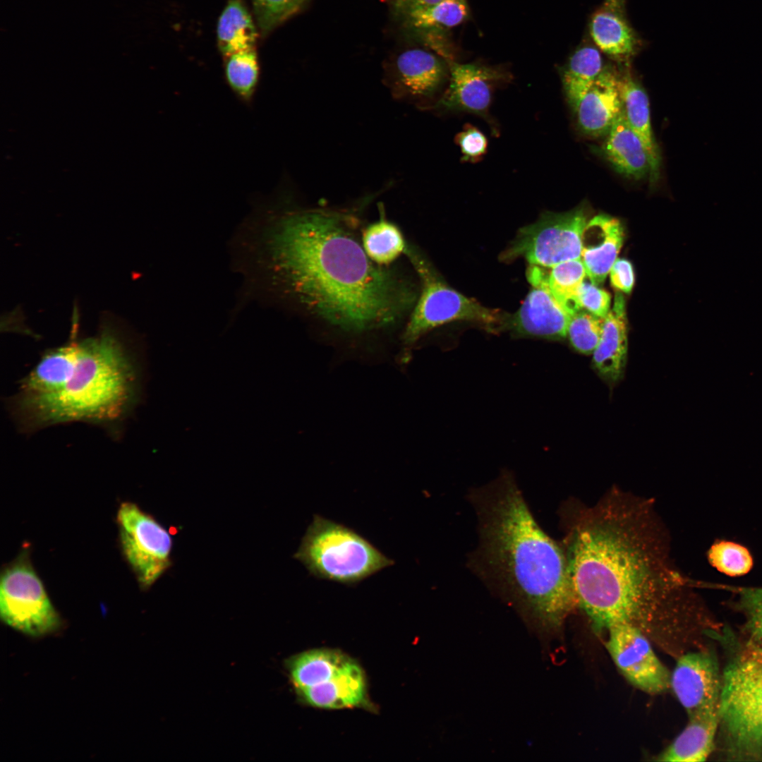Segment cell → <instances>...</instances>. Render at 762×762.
<instances>
[{
  "instance_id": "ba28073f",
  "label": "cell",
  "mask_w": 762,
  "mask_h": 762,
  "mask_svg": "<svg viewBox=\"0 0 762 762\" xmlns=\"http://www.w3.org/2000/svg\"><path fill=\"white\" fill-rule=\"evenodd\" d=\"M589 219L588 210L583 205L566 212L543 214L520 229L502 254V260L523 257L531 265L552 267L581 259L583 231Z\"/></svg>"
},
{
  "instance_id": "ffe728a7",
  "label": "cell",
  "mask_w": 762,
  "mask_h": 762,
  "mask_svg": "<svg viewBox=\"0 0 762 762\" xmlns=\"http://www.w3.org/2000/svg\"><path fill=\"white\" fill-rule=\"evenodd\" d=\"M719 707L689 717L684 730L655 758L656 761H705L715 749Z\"/></svg>"
},
{
  "instance_id": "3957f363",
  "label": "cell",
  "mask_w": 762,
  "mask_h": 762,
  "mask_svg": "<svg viewBox=\"0 0 762 762\" xmlns=\"http://www.w3.org/2000/svg\"><path fill=\"white\" fill-rule=\"evenodd\" d=\"M468 498L478 532L471 569L536 634L556 632L577 607L564 548L540 528L509 472Z\"/></svg>"
},
{
  "instance_id": "cb8c5ba5",
  "label": "cell",
  "mask_w": 762,
  "mask_h": 762,
  "mask_svg": "<svg viewBox=\"0 0 762 762\" xmlns=\"http://www.w3.org/2000/svg\"><path fill=\"white\" fill-rule=\"evenodd\" d=\"M243 0H229L217 25V41L223 57L255 49L259 30Z\"/></svg>"
},
{
  "instance_id": "8d00e7d4",
  "label": "cell",
  "mask_w": 762,
  "mask_h": 762,
  "mask_svg": "<svg viewBox=\"0 0 762 762\" xmlns=\"http://www.w3.org/2000/svg\"><path fill=\"white\" fill-rule=\"evenodd\" d=\"M612 286L629 294L634 284V272L631 263L626 259H617L610 271Z\"/></svg>"
},
{
  "instance_id": "e0dca14e",
  "label": "cell",
  "mask_w": 762,
  "mask_h": 762,
  "mask_svg": "<svg viewBox=\"0 0 762 762\" xmlns=\"http://www.w3.org/2000/svg\"><path fill=\"white\" fill-rule=\"evenodd\" d=\"M588 32L592 43L617 61L629 60L643 45L628 19L626 0H604L590 17Z\"/></svg>"
},
{
  "instance_id": "484cf974",
  "label": "cell",
  "mask_w": 762,
  "mask_h": 762,
  "mask_svg": "<svg viewBox=\"0 0 762 762\" xmlns=\"http://www.w3.org/2000/svg\"><path fill=\"white\" fill-rule=\"evenodd\" d=\"M349 660L350 658L335 651H307L289 660L290 677L300 691L327 682Z\"/></svg>"
},
{
  "instance_id": "d590c367",
  "label": "cell",
  "mask_w": 762,
  "mask_h": 762,
  "mask_svg": "<svg viewBox=\"0 0 762 762\" xmlns=\"http://www.w3.org/2000/svg\"><path fill=\"white\" fill-rule=\"evenodd\" d=\"M579 301L581 309L601 318H605L610 311V296L591 282L582 283L579 291Z\"/></svg>"
},
{
  "instance_id": "4316f807",
  "label": "cell",
  "mask_w": 762,
  "mask_h": 762,
  "mask_svg": "<svg viewBox=\"0 0 762 762\" xmlns=\"http://www.w3.org/2000/svg\"><path fill=\"white\" fill-rule=\"evenodd\" d=\"M381 214L378 220L363 228L361 243L373 262L388 267L405 254L408 245L400 228Z\"/></svg>"
},
{
  "instance_id": "74e56055",
  "label": "cell",
  "mask_w": 762,
  "mask_h": 762,
  "mask_svg": "<svg viewBox=\"0 0 762 762\" xmlns=\"http://www.w3.org/2000/svg\"><path fill=\"white\" fill-rule=\"evenodd\" d=\"M440 0H395L397 11L405 15L411 11L423 8L433 5Z\"/></svg>"
},
{
  "instance_id": "e575fe53",
  "label": "cell",
  "mask_w": 762,
  "mask_h": 762,
  "mask_svg": "<svg viewBox=\"0 0 762 762\" xmlns=\"http://www.w3.org/2000/svg\"><path fill=\"white\" fill-rule=\"evenodd\" d=\"M461 152V161L475 163L485 155L488 148L486 136L476 126L466 123L455 137Z\"/></svg>"
},
{
  "instance_id": "ac0fdd59",
  "label": "cell",
  "mask_w": 762,
  "mask_h": 762,
  "mask_svg": "<svg viewBox=\"0 0 762 762\" xmlns=\"http://www.w3.org/2000/svg\"><path fill=\"white\" fill-rule=\"evenodd\" d=\"M624 238L619 219L606 214L590 219L582 235L581 260L591 282H604L616 260Z\"/></svg>"
},
{
  "instance_id": "f1b7e54d",
  "label": "cell",
  "mask_w": 762,
  "mask_h": 762,
  "mask_svg": "<svg viewBox=\"0 0 762 762\" xmlns=\"http://www.w3.org/2000/svg\"><path fill=\"white\" fill-rule=\"evenodd\" d=\"M468 15L466 0H440L406 14L412 28L425 32L452 28L464 23Z\"/></svg>"
},
{
  "instance_id": "d6986e66",
  "label": "cell",
  "mask_w": 762,
  "mask_h": 762,
  "mask_svg": "<svg viewBox=\"0 0 762 762\" xmlns=\"http://www.w3.org/2000/svg\"><path fill=\"white\" fill-rule=\"evenodd\" d=\"M627 322L625 301L621 293L604 318L600 341L593 352L592 367L610 387L617 384L624 374L627 361Z\"/></svg>"
},
{
  "instance_id": "277c9868",
  "label": "cell",
  "mask_w": 762,
  "mask_h": 762,
  "mask_svg": "<svg viewBox=\"0 0 762 762\" xmlns=\"http://www.w3.org/2000/svg\"><path fill=\"white\" fill-rule=\"evenodd\" d=\"M138 372L113 329L47 351L23 379L11 401L23 428L71 421L111 423L134 405Z\"/></svg>"
},
{
  "instance_id": "6da1fadb",
  "label": "cell",
  "mask_w": 762,
  "mask_h": 762,
  "mask_svg": "<svg viewBox=\"0 0 762 762\" xmlns=\"http://www.w3.org/2000/svg\"><path fill=\"white\" fill-rule=\"evenodd\" d=\"M360 208L302 206L287 193L256 207L232 241L244 282L235 310L258 299L352 336L403 325L418 296L394 265L367 255Z\"/></svg>"
},
{
  "instance_id": "44dd1931",
  "label": "cell",
  "mask_w": 762,
  "mask_h": 762,
  "mask_svg": "<svg viewBox=\"0 0 762 762\" xmlns=\"http://www.w3.org/2000/svg\"><path fill=\"white\" fill-rule=\"evenodd\" d=\"M621 89L624 114L647 153L650 166L649 182L653 186L660 179L661 156L651 126L648 95L628 71L621 74Z\"/></svg>"
},
{
  "instance_id": "2e32d148",
  "label": "cell",
  "mask_w": 762,
  "mask_h": 762,
  "mask_svg": "<svg viewBox=\"0 0 762 762\" xmlns=\"http://www.w3.org/2000/svg\"><path fill=\"white\" fill-rule=\"evenodd\" d=\"M622 110L621 74L605 66L574 114L582 133L599 138L609 133Z\"/></svg>"
},
{
  "instance_id": "9a60e30c",
  "label": "cell",
  "mask_w": 762,
  "mask_h": 762,
  "mask_svg": "<svg viewBox=\"0 0 762 762\" xmlns=\"http://www.w3.org/2000/svg\"><path fill=\"white\" fill-rule=\"evenodd\" d=\"M450 83L437 102L440 107L473 113L485 117L497 85L507 80L497 68L447 60Z\"/></svg>"
},
{
  "instance_id": "7c38bea8",
  "label": "cell",
  "mask_w": 762,
  "mask_h": 762,
  "mask_svg": "<svg viewBox=\"0 0 762 762\" xmlns=\"http://www.w3.org/2000/svg\"><path fill=\"white\" fill-rule=\"evenodd\" d=\"M548 274L540 267L531 265L528 277L532 289L519 310L504 325L514 334L553 340L567 337L571 316L553 296Z\"/></svg>"
},
{
  "instance_id": "8992f818",
  "label": "cell",
  "mask_w": 762,
  "mask_h": 762,
  "mask_svg": "<svg viewBox=\"0 0 762 762\" xmlns=\"http://www.w3.org/2000/svg\"><path fill=\"white\" fill-rule=\"evenodd\" d=\"M294 557L312 576L349 586L394 564L356 531L318 514Z\"/></svg>"
},
{
  "instance_id": "7a4b0ae2",
  "label": "cell",
  "mask_w": 762,
  "mask_h": 762,
  "mask_svg": "<svg viewBox=\"0 0 762 762\" xmlns=\"http://www.w3.org/2000/svg\"><path fill=\"white\" fill-rule=\"evenodd\" d=\"M564 550L577 607L598 631L629 624L644 633L694 613L649 502L612 491L574 513Z\"/></svg>"
},
{
  "instance_id": "836d02e7",
  "label": "cell",
  "mask_w": 762,
  "mask_h": 762,
  "mask_svg": "<svg viewBox=\"0 0 762 762\" xmlns=\"http://www.w3.org/2000/svg\"><path fill=\"white\" fill-rule=\"evenodd\" d=\"M604 318L581 309L571 316L567 336L572 346L585 355L592 354L603 331Z\"/></svg>"
},
{
  "instance_id": "f546056e",
  "label": "cell",
  "mask_w": 762,
  "mask_h": 762,
  "mask_svg": "<svg viewBox=\"0 0 762 762\" xmlns=\"http://www.w3.org/2000/svg\"><path fill=\"white\" fill-rule=\"evenodd\" d=\"M551 268L548 274L549 287L558 303L572 316L581 310L579 291L586 276L584 265L581 259H575Z\"/></svg>"
},
{
  "instance_id": "7402d4cb",
  "label": "cell",
  "mask_w": 762,
  "mask_h": 762,
  "mask_svg": "<svg viewBox=\"0 0 762 762\" xmlns=\"http://www.w3.org/2000/svg\"><path fill=\"white\" fill-rule=\"evenodd\" d=\"M602 152L612 168L626 178L640 180L649 174L647 153L629 126L624 109L605 135Z\"/></svg>"
},
{
  "instance_id": "4fadbf2b",
  "label": "cell",
  "mask_w": 762,
  "mask_h": 762,
  "mask_svg": "<svg viewBox=\"0 0 762 762\" xmlns=\"http://www.w3.org/2000/svg\"><path fill=\"white\" fill-rule=\"evenodd\" d=\"M670 688L688 717L718 708L722 670L716 655L703 649L681 655L670 673Z\"/></svg>"
},
{
  "instance_id": "5b68a950",
  "label": "cell",
  "mask_w": 762,
  "mask_h": 762,
  "mask_svg": "<svg viewBox=\"0 0 762 762\" xmlns=\"http://www.w3.org/2000/svg\"><path fill=\"white\" fill-rule=\"evenodd\" d=\"M715 744L728 761H762V650L725 631Z\"/></svg>"
},
{
  "instance_id": "52a82bcc",
  "label": "cell",
  "mask_w": 762,
  "mask_h": 762,
  "mask_svg": "<svg viewBox=\"0 0 762 762\" xmlns=\"http://www.w3.org/2000/svg\"><path fill=\"white\" fill-rule=\"evenodd\" d=\"M405 255L421 279V291L401 334L402 361H408L409 351L421 337L444 324L464 320L492 330L504 327L506 316L447 286L412 247L407 246Z\"/></svg>"
},
{
  "instance_id": "1f68e13d",
  "label": "cell",
  "mask_w": 762,
  "mask_h": 762,
  "mask_svg": "<svg viewBox=\"0 0 762 762\" xmlns=\"http://www.w3.org/2000/svg\"><path fill=\"white\" fill-rule=\"evenodd\" d=\"M708 559L718 571L730 576H743L753 566V558L749 550L732 541L720 540L713 543L708 552Z\"/></svg>"
},
{
  "instance_id": "9c48e42d",
  "label": "cell",
  "mask_w": 762,
  "mask_h": 762,
  "mask_svg": "<svg viewBox=\"0 0 762 762\" xmlns=\"http://www.w3.org/2000/svg\"><path fill=\"white\" fill-rule=\"evenodd\" d=\"M0 615L7 625L31 636L51 634L61 625L27 554H21L1 574Z\"/></svg>"
},
{
  "instance_id": "30bf717a",
  "label": "cell",
  "mask_w": 762,
  "mask_h": 762,
  "mask_svg": "<svg viewBox=\"0 0 762 762\" xmlns=\"http://www.w3.org/2000/svg\"><path fill=\"white\" fill-rule=\"evenodd\" d=\"M120 542L140 587L147 590L170 567L172 539L150 514L132 502L118 510Z\"/></svg>"
},
{
  "instance_id": "d4e9b609",
  "label": "cell",
  "mask_w": 762,
  "mask_h": 762,
  "mask_svg": "<svg viewBox=\"0 0 762 762\" xmlns=\"http://www.w3.org/2000/svg\"><path fill=\"white\" fill-rule=\"evenodd\" d=\"M604 66L601 52L592 42L581 44L569 57L562 73V81L574 113Z\"/></svg>"
},
{
  "instance_id": "4dcf8cb0",
  "label": "cell",
  "mask_w": 762,
  "mask_h": 762,
  "mask_svg": "<svg viewBox=\"0 0 762 762\" xmlns=\"http://www.w3.org/2000/svg\"><path fill=\"white\" fill-rule=\"evenodd\" d=\"M733 605L744 617L741 638L762 650V586L738 588Z\"/></svg>"
},
{
  "instance_id": "d6a6232c",
  "label": "cell",
  "mask_w": 762,
  "mask_h": 762,
  "mask_svg": "<svg viewBox=\"0 0 762 762\" xmlns=\"http://www.w3.org/2000/svg\"><path fill=\"white\" fill-rule=\"evenodd\" d=\"M308 0H251L260 34L267 36L297 13Z\"/></svg>"
},
{
  "instance_id": "83f0119b",
  "label": "cell",
  "mask_w": 762,
  "mask_h": 762,
  "mask_svg": "<svg viewBox=\"0 0 762 762\" xmlns=\"http://www.w3.org/2000/svg\"><path fill=\"white\" fill-rule=\"evenodd\" d=\"M224 59V75L227 85L242 102H251L260 79V65L256 49L238 52Z\"/></svg>"
},
{
  "instance_id": "8fae6325",
  "label": "cell",
  "mask_w": 762,
  "mask_h": 762,
  "mask_svg": "<svg viewBox=\"0 0 762 762\" xmlns=\"http://www.w3.org/2000/svg\"><path fill=\"white\" fill-rule=\"evenodd\" d=\"M606 648L622 675L632 685L651 694L670 689V672L653 651L646 634L629 624L610 627Z\"/></svg>"
},
{
  "instance_id": "5bb4252c",
  "label": "cell",
  "mask_w": 762,
  "mask_h": 762,
  "mask_svg": "<svg viewBox=\"0 0 762 762\" xmlns=\"http://www.w3.org/2000/svg\"><path fill=\"white\" fill-rule=\"evenodd\" d=\"M445 75L444 65L434 54L422 49H410L393 61L385 83L395 99L418 101L432 97Z\"/></svg>"
},
{
  "instance_id": "603a6c76",
  "label": "cell",
  "mask_w": 762,
  "mask_h": 762,
  "mask_svg": "<svg viewBox=\"0 0 762 762\" xmlns=\"http://www.w3.org/2000/svg\"><path fill=\"white\" fill-rule=\"evenodd\" d=\"M365 686L361 667L350 660L327 682L300 691L311 706L338 709L356 706L365 698Z\"/></svg>"
}]
</instances>
